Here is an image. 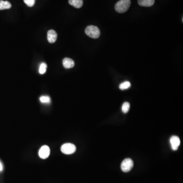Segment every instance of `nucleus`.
<instances>
[{
	"label": "nucleus",
	"instance_id": "f257e3e1",
	"mask_svg": "<svg viewBox=\"0 0 183 183\" xmlns=\"http://www.w3.org/2000/svg\"><path fill=\"white\" fill-rule=\"evenodd\" d=\"M131 5L130 0H120L116 3L115 10L120 13H125L129 9Z\"/></svg>",
	"mask_w": 183,
	"mask_h": 183
},
{
	"label": "nucleus",
	"instance_id": "f03ea898",
	"mask_svg": "<svg viewBox=\"0 0 183 183\" xmlns=\"http://www.w3.org/2000/svg\"><path fill=\"white\" fill-rule=\"evenodd\" d=\"M85 33L87 35L92 38H98L100 35V31L99 28L94 26H87L85 30Z\"/></svg>",
	"mask_w": 183,
	"mask_h": 183
},
{
	"label": "nucleus",
	"instance_id": "7ed1b4c3",
	"mask_svg": "<svg viewBox=\"0 0 183 183\" xmlns=\"http://www.w3.org/2000/svg\"><path fill=\"white\" fill-rule=\"evenodd\" d=\"M62 153L66 155H70L75 152L76 150V146L71 143H64L61 147Z\"/></svg>",
	"mask_w": 183,
	"mask_h": 183
},
{
	"label": "nucleus",
	"instance_id": "20e7f679",
	"mask_svg": "<svg viewBox=\"0 0 183 183\" xmlns=\"http://www.w3.org/2000/svg\"><path fill=\"white\" fill-rule=\"evenodd\" d=\"M133 161L131 159L126 158L123 161L121 165L122 171L123 172H129L131 171L133 167Z\"/></svg>",
	"mask_w": 183,
	"mask_h": 183
},
{
	"label": "nucleus",
	"instance_id": "39448f33",
	"mask_svg": "<svg viewBox=\"0 0 183 183\" xmlns=\"http://www.w3.org/2000/svg\"><path fill=\"white\" fill-rule=\"evenodd\" d=\"M50 153H51V150L49 147L46 145H44L40 147V149L39 150L38 155L41 158L45 159L49 157Z\"/></svg>",
	"mask_w": 183,
	"mask_h": 183
},
{
	"label": "nucleus",
	"instance_id": "423d86ee",
	"mask_svg": "<svg viewBox=\"0 0 183 183\" xmlns=\"http://www.w3.org/2000/svg\"><path fill=\"white\" fill-rule=\"evenodd\" d=\"M170 143L172 150L174 151L177 150L179 146L180 145L181 141L180 138L177 136H172L170 139Z\"/></svg>",
	"mask_w": 183,
	"mask_h": 183
},
{
	"label": "nucleus",
	"instance_id": "0eeeda50",
	"mask_svg": "<svg viewBox=\"0 0 183 183\" xmlns=\"http://www.w3.org/2000/svg\"><path fill=\"white\" fill-rule=\"evenodd\" d=\"M58 38V34L54 30H51L47 32V40L51 43H54L56 41Z\"/></svg>",
	"mask_w": 183,
	"mask_h": 183
},
{
	"label": "nucleus",
	"instance_id": "6e6552de",
	"mask_svg": "<svg viewBox=\"0 0 183 183\" xmlns=\"http://www.w3.org/2000/svg\"><path fill=\"white\" fill-rule=\"evenodd\" d=\"M63 65L66 69H70L75 66V61L70 58H66L63 60Z\"/></svg>",
	"mask_w": 183,
	"mask_h": 183
},
{
	"label": "nucleus",
	"instance_id": "1a4fd4ad",
	"mask_svg": "<svg viewBox=\"0 0 183 183\" xmlns=\"http://www.w3.org/2000/svg\"><path fill=\"white\" fill-rule=\"evenodd\" d=\"M154 3L155 0H138V4L143 7H151Z\"/></svg>",
	"mask_w": 183,
	"mask_h": 183
},
{
	"label": "nucleus",
	"instance_id": "9d476101",
	"mask_svg": "<svg viewBox=\"0 0 183 183\" xmlns=\"http://www.w3.org/2000/svg\"><path fill=\"white\" fill-rule=\"evenodd\" d=\"M69 4L76 8H80L83 5V0H69Z\"/></svg>",
	"mask_w": 183,
	"mask_h": 183
},
{
	"label": "nucleus",
	"instance_id": "9b49d317",
	"mask_svg": "<svg viewBox=\"0 0 183 183\" xmlns=\"http://www.w3.org/2000/svg\"><path fill=\"white\" fill-rule=\"evenodd\" d=\"M11 7L12 5L9 2L0 0V10L8 9L11 8Z\"/></svg>",
	"mask_w": 183,
	"mask_h": 183
},
{
	"label": "nucleus",
	"instance_id": "f8f14e48",
	"mask_svg": "<svg viewBox=\"0 0 183 183\" xmlns=\"http://www.w3.org/2000/svg\"><path fill=\"white\" fill-rule=\"evenodd\" d=\"M131 87V84L129 81H125L124 83H122L120 84L119 88L121 90H124L127 89Z\"/></svg>",
	"mask_w": 183,
	"mask_h": 183
},
{
	"label": "nucleus",
	"instance_id": "ddd939ff",
	"mask_svg": "<svg viewBox=\"0 0 183 183\" xmlns=\"http://www.w3.org/2000/svg\"><path fill=\"white\" fill-rule=\"evenodd\" d=\"M130 106V105L129 102H124L123 104L122 107V112L125 113H128L129 112V110Z\"/></svg>",
	"mask_w": 183,
	"mask_h": 183
},
{
	"label": "nucleus",
	"instance_id": "4468645a",
	"mask_svg": "<svg viewBox=\"0 0 183 183\" xmlns=\"http://www.w3.org/2000/svg\"><path fill=\"white\" fill-rule=\"evenodd\" d=\"M46 68H47V64L45 63H42L40 65L39 70V72L40 74L43 75L46 73Z\"/></svg>",
	"mask_w": 183,
	"mask_h": 183
},
{
	"label": "nucleus",
	"instance_id": "2eb2a0df",
	"mask_svg": "<svg viewBox=\"0 0 183 183\" xmlns=\"http://www.w3.org/2000/svg\"><path fill=\"white\" fill-rule=\"evenodd\" d=\"M40 101L42 104H50L51 98L48 96H42L40 97Z\"/></svg>",
	"mask_w": 183,
	"mask_h": 183
},
{
	"label": "nucleus",
	"instance_id": "dca6fc26",
	"mask_svg": "<svg viewBox=\"0 0 183 183\" xmlns=\"http://www.w3.org/2000/svg\"><path fill=\"white\" fill-rule=\"evenodd\" d=\"M24 2L26 5L30 7H33L34 5L36 0H24Z\"/></svg>",
	"mask_w": 183,
	"mask_h": 183
},
{
	"label": "nucleus",
	"instance_id": "f3484780",
	"mask_svg": "<svg viewBox=\"0 0 183 183\" xmlns=\"http://www.w3.org/2000/svg\"><path fill=\"white\" fill-rule=\"evenodd\" d=\"M3 170V165L2 164L1 162H0V171H2Z\"/></svg>",
	"mask_w": 183,
	"mask_h": 183
}]
</instances>
